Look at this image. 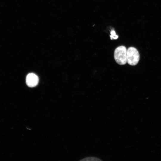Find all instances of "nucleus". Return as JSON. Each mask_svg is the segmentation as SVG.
Segmentation results:
<instances>
[{
    "label": "nucleus",
    "mask_w": 161,
    "mask_h": 161,
    "mask_svg": "<svg viewBox=\"0 0 161 161\" xmlns=\"http://www.w3.org/2000/svg\"><path fill=\"white\" fill-rule=\"evenodd\" d=\"M81 161H101L100 159L94 157H88L85 158L81 160Z\"/></svg>",
    "instance_id": "4"
},
{
    "label": "nucleus",
    "mask_w": 161,
    "mask_h": 161,
    "mask_svg": "<svg viewBox=\"0 0 161 161\" xmlns=\"http://www.w3.org/2000/svg\"><path fill=\"white\" fill-rule=\"evenodd\" d=\"M127 49L125 47L121 46L117 47L115 50L114 58L116 62L119 64L123 65L127 62Z\"/></svg>",
    "instance_id": "1"
},
{
    "label": "nucleus",
    "mask_w": 161,
    "mask_h": 161,
    "mask_svg": "<svg viewBox=\"0 0 161 161\" xmlns=\"http://www.w3.org/2000/svg\"><path fill=\"white\" fill-rule=\"evenodd\" d=\"M111 35L110 36L111 40L116 39L118 38L117 35H116L115 31L114 30H112L110 32Z\"/></svg>",
    "instance_id": "5"
},
{
    "label": "nucleus",
    "mask_w": 161,
    "mask_h": 161,
    "mask_svg": "<svg viewBox=\"0 0 161 161\" xmlns=\"http://www.w3.org/2000/svg\"><path fill=\"white\" fill-rule=\"evenodd\" d=\"M127 59L129 65L134 66L137 64L140 60V55L136 48L130 47L127 49Z\"/></svg>",
    "instance_id": "2"
},
{
    "label": "nucleus",
    "mask_w": 161,
    "mask_h": 161,
    "mask_svg": "<svg viewBox=\"0 0 161 161\" xmlns=\"http://www.w3.org/2000/svg\"><path fill=\"white\" fill-rule=\"evenodd\" d=\"M39 78L38 76L33 73L28 74L26 78V83L30 87H34L38 84Z\"/></svg>",
    "instance_id": "3"
}]
</instances>
